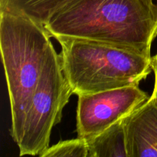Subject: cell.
<instances>
[{
	"mask_svg": "<svg viewBox=\"0 0 157 157\" xmlns=\"http://www.w3.org/2000/svg\"><path fill=\"white\" fill-rule=\"evenodd\" d=\"M87 142V157H128L124 119L115 123Z\"/></svg>",
	"mask_w": 157,
	"mask_h": 157,
	"instance_id": "7",
	"label": "cell"
},
{
	"mask_svg": "<svg viewBox=\"0 0 157 157\" xmlns=\"http://www.w3.org/2000/svg\"><path fill=\"white\" fill-rule=\"evenodd\" d=\"M66 80L76 95L139 85L152 71V56L98 41L58 38Z\"/></svg>",
	"mask_w": 157,
	"mask_h": 157,
	"instance_id": "3",
	"label": "cell"
},
{
	"mask_svg": "<svg viewBox=\"0 0 157 157\" xmlns=\"http://www.w3.org/2000/svg\"><path fill=\"white\" fill-rule=\"evenodd\" d=\"M71 94L61 54L53 46L25 117L21 138L17 144L20 156H39L49 147L52 129L61 122L63 110Z\"/></svg>",
	"mask_w": 157,
	"mask_h": 157,
	"instance_id": "4",
	"label": "cell"
},
{
	"mask_svg": "<svg viewBox=\"0 0 157 157\" xmlns=\"http://www.w3.org/2000/svg\"><path fill=\"white\" fill-rule=\"evenodd\" d=\"M152 71L154 73L155 82L153 94L150 97L154 100L155 103L157 104V52L156 55L152 58Z\"/></svg>",
	"mask_w": 157,
	"mask_h": 157,
	"instance_id": "10",
	"label": "cell"
},
{
	"mask_svg": "<svg viewBox=\"0 0 157 157\" xmlns=\"http://www.w3.org/2000/svg\"><path fill=\"white\" fill-rule=\"evenodd\" d=\"M128 157H157V104L150 97L124 118Z\"/></svg>",
	"mask_w": 157,
	"mask_h": 157,
	"instance_id": "6",
	"label": "cell"
},
{
	"mask_svg": "<svg viewBox=\"0 0 157 157\" xmlns=\"http://www.w3.org/2000/svg\"><path fill=\"white\" fill-rule=\"evenodd\" d=\"M78 97L77 133L78 137L86 140L128 117L150 98L139 85Z\"/></svg>",
	"mask_w": 157,
	"mask_h": 157,
	"instance_id": "5",
	"label": "cell"
},
{
	"mask_svg": "<svg viewBox=\"0 0 157 157\" xmlns=\"http://www.w3.org/2000/svg\"><path fill=\"white\" fill-rule=\"evenodd\" d=\"M88 147L85 139L81 137L76 139L61 140L48 147L39 156L41 157H87Z\"/></svg>",
	"mask_w": 157,
	"mask_h": 157,
	"instance_id": "9",
	"label": "cell"
},
{
	"mask_svg": "<svg viewBox=\"0 0 157 157\" xmlns=\"http://www.w3.org/2000/svg\"><path fill=\"white\" fill-rule=\"evenodd\" d=\"M73 0H0V9L20 12L46 25L51 17Z\"/></svg>",
	"mask_w": 157,
	"mask_h": 157,
	"instance_id": "8",
	"label": "cell"
},
{
	"mask_svg": "<svg viewBox=\"0 0 157 157\" xmlns=\"http://www.w3.org/2000/svg\"><path fill=\"white\" fill-rule=\"evenodd\" d=\"M44 25L20 12L0 9V48L9 92L12 125L16 144L25 117L53 47Z\"/></svg>",
	"mask_w": 157,
	"mask_h": 157,
	"instance_id": "2",
	"label": "cell"
},
{
	"mask_svg": "<svg viewBox=\"0 0 157 157\" xmlns=\"http://www.w3.org/2000/svg\"><path fill=\"white\" fill-rule=\"evenodd\" d=\"M52 38L98 41L151 56L157 36L153 0H73L44 25Z\"/></svg>",
	"mask_w": 157,
	"mask_h": 157,
	"instance_id": "1",
	"label": "cell"
},
{
	"mask_svg": "<svg viewBox=\"0 0 157 157\" xmlns=\"http://www.w3.org/2000/svg\"><path fill=\"white\" fill-rule=\"evenodd\" d=\"M156 3H157V0H156Z\"/></svg>",
	"mask_w": 157,
	"mask_h": 157,
	"instance_id": "11",
	"label": "cell"
}]
</instances>
